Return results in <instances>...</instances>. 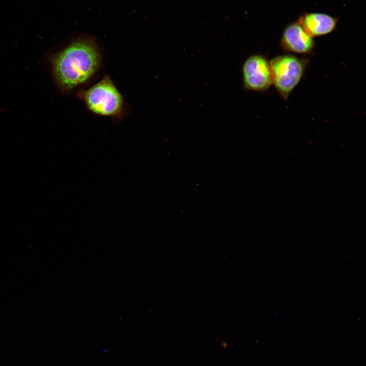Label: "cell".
I'll use <instances>...</instances> for the list:
<instances>
[{
	"mask_svg": "<svg viewBox=\"0 0 366 366\" xmlns=\"http://www.w3.org/2000/svg\"><path fill=\"white\" fill-rule=\"evenodd\" d=\"M242 72L243 85L247 89L262 92L272 84L269 62L262 55L249 56L242 66Z\"/></svg>",
	"mask_w": 366,
	"mask_h": 366,
	"instance_id": "4",
	"label": "cell"
},
{
	"mask_svg": "<svg viewBox=\"0 0 366 366\" xmlns=\"http://www.w3.org/2000/svg\"><path fill=\"white\" fill-rule=\"evenodd\" d=\"M79 95L88 109L96 114L114 117L122 115L123 97L108 76Z\"/></svg>",
	"mask_w": 366,
	"mask_h": 366,
	"instance_id": "2",
	"label": "cell"
},
{
	"mask_svg": "<svg viewBox=\"0 0 366 366\" xmlns=\"http://www.w3.org/2000/svg\"><path fill=\"white\" fill-rule=\"evenodd\" d=\"M281 45L285 51L309 54L313 51L315 43L313 37L306 32L297 21H295L285 27Z\"/></svg>",
	"mask_w": 366,
	"mask_h": 366,
	"instance_id": "5",
	"label": "cell"
},
{
	"mask_svg": "<svg viewBox=\"0 0 366 366\" xmlns=\"http://www.w3.org/2000/svg\"><path fill=\"white\" fill-rule=\"evenodd\" d=\"M272 84L281 97L287 99L304 73L307 60L292 55H282L269 62Z\"/></svg>",
	"mask_w": 366,
	"mask_h": 366,
	"instance_id": "3",
	"label": "cell"
},
{
	"mask_svg": "<svg viewBox=\"0 0 366 366\" xmlns=\"http://www.w3.org/2000/svg\"><path fill=\"white\" fill-rule=\"evenodd\" d=\"M102 56L97 44L79 38L54 54L51 64L58 87L66 92L87 81L98 70Z\"/></svg>",
	"mask_w": 366,
	"mask_h": 366,
	"instance_id": "1",
	"label": "cell"
},
{
	"mask_svg": "<svg viewBox=\"0 0 366 366\" xmlns=\"http://www.w3.org/2000/svg\"><path fill=\"white\" fill-rule=\"evenodd\" d=\"M297 21L313 38L332 32L336 27L338 19L324 13H305Z\"/></svg>",
	"mask_w": 366,
	"mask_h": 366,
	"instance_id": "6",
	"label": "cell"
}]
</instances>
